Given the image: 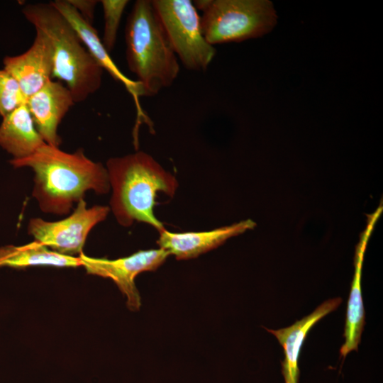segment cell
<instances>
[{
  "label": "cell",
  "instance_id": "9",
  "mask_svg": "<svg viewBox=\"0 0 383 383\" xmlns=\"http://www.w3.org/2000/svg\"><path fill=\"white\" fill-rule=\"evenodd\" d=\"M3 65L18 82L26 99L43 88L52 77V48L48 37L35 29L31 46L23 53L6 56Z\"/></svg>",
  "mask_w": 383,
  "mask_h": 383
},
{
  "label": "cell",
  "instance_id": "10",
  "mask_svg": "<svg viewBox=\"0 0 383 383\" xmlns=\"http://www.w3.org/2000/svg\"><path fill=\"white\" fill-rule=\"evenodd\" d=\"M74 104L65 85L52 79L27 99L35 126L46 144L60 148L62 140L58 127Z\"/></svg>",
  "mask_w": 383,
  "mask_h": 383
},
{
  "label": "cell",
  "instance_id": "16",
  "mask_svg": "<svg viewBox=\"0 0 383 383\" xmlns=\"http://www.w3.org/2000/svg\"><path fill=\"white\" fill-rule=\"evenodd\" d=\"M32 266L78 267L82 266V262L79 257L60 255L35 240L21 246L0 248V267L25 268Z\"/></svg>",
  "mask_w": 383,
  "mask_h": 383
},
{
  "label": "cell",
  "instance_id": "11",
  "mask_svg": "<svg viewBox=\"0 0 383 383\" xmlns=\"http://www.w3.org/2000/svg\"><path fill=\"white\" fill-rule=\"evenodd\" d=\"M251 219L207 231L172 233L165 228L159 232L157 244L177 260H188L216 248L230 238L255 228Z\"/></svg>",
  "mask_w": 383,
  "mask_h": 383
},
{
  "label": "cell",
  "instance_id": "7",
  "mask_svg": "<svg viewBox=\"0 0 383 383\" xmlns=\"http://www.w3.org/2000/svg\"><path fill=\"white\" fill-rule=\"evenodd\" d=\"M110 209L105 206L87 208L84 199L80 200L73 212L57 221H47L40 218H31L28 225V233L34 240L60 255L78 257L91 230L104 221Z\"/></svg>",
  "mask_w": 383,
  "mask_h": 383
},
{
  "label": "cell",
  "instance_id": "5",
  "mask_svg": "<svg viewBox=\"0 0 383 383\" xmlns=\"http://www.w3.org/2000/svg\"><path fill=\"white\" fill-rule=\"evenodd\" d=\"M201 23L207 42L217 44L241 42L271 31L277 16L268 0H197Z\"/></svg>",
  "mask_w": 383,
  "mask_h": 383
},
{
  "label": "cell",
  "instance_id": "8",
  "mask_svg": "<svg viewBox=\"0 0 383 383\" xmlns=\"http://www.w3.org/2000/svg\"><path fill=\"white\" fill-rule=\"evenodd\" d=\"M169 255L166 250L158 248L140 250L116 260L91 257L83 253L79 257L88 274L112 279L126 296L128 308L135 311L141 305L140 296L135 284L136 276L157 270Z\"/></svg>",
  "mask_w": 383,
  "mask_h": 383
},
{
  "label": "cell",
  "instance_id": "18",
  "mask_svg": "<svg viewBox=\"0 0 383 383\" xmlns=\"http://www.w3.org/2000/svg\"><path fill=\"white\" fill-rule=\"evenodd\" d=\"M26 100L17 81L4 69H0V116L3 118Z\"/></svg>",
  "mask_w": 383,
  "mask_h": 383
},
{
  "label": "cell",
  "instance_id": "6",
  "mask_svg": "<svg viewBox=\"0 0 383 383\" xmlns=\"http://www.w3.org/2000/svg\"><path fill=\"white\" fill-rule=\"evenodd\" d=\"M167 37L183 66L206 70L216 50L206 40L201 16L190 0H151Z\"/></svg>",
  "mask_w": 383,
  "mask_h": 383
},
{
  "label": "cell",
  "instance_id": "15",
  "mask_svg": "<svg viewBox=\"0 0 383 383\" xmlns=\"http://www.w3.org/2000/svg\"><path fill=\"white\" fill-rule=\"evenodd\" d=\"M45 144L26 103L2 118L0 147L13 157L12 160L29 157Z\"/></svg>",
  "mask_w": 383,
  "mask_h": 383
},
{
  "label": "cell",
  "instance_id": "4",
  "mask_svg": "<svg viewBox=\"0 0 383 383\" xmlns=\"http://www.w3.org/2000/svg\"><path fill=\"white\" fill-rule=\"evenodd\" d=\"M126 62L141 87L143 96L157 94L171 86L179 61L156 15L151 0H137L127 18Z\"/></svg>",
  "mask_w": 383,
  "mask_h": 383
},
{
  "label": "cell",
  "instance_id": "2",
  "mask_svg": "<svg viewBox=\"0 0 383 383\" xmlns=\"http://www.w3.org/2000/svg\"><path fill=\"white\" fill-rule=\"evenodd\" d=\"M106 170L112 189L111 209L118 223L127 227L138 221L158 232L165 229L154 214L155 197L158 192L173 196L176 178L143 151L110 158Z\"/></svg>",
  "mask_w": 383,
  "mask_h": 383
},
{
  "label": "cell",
  "instance_id": "1",
  "mask_svg": "<svg viewBox=\"0 0 383 383\" xmlns=\"http://www.w3.org/2000/svg\"><path fill=\"white\" fill-rule=\"evenodd\" d=\"M9 163L33 170L32 196L45 213L67 214L87 191L101 194L111 188L106 168L88 158L82 149L70 153L45 143L29 157Z\"/></svg>",
  "mask_w": 383,
  "mask_h": 383
},
{
  "label": "cell",
  "instance_id": "3",
  "mask_svg": "<svg viewBox=\"0 0 383 383\" xmlns=\"http://www.w3.org/2000/svg\"><path fill=\"white\" fill-rule=\"evenodd\" d=\"M22 13L35 29L49 39L52 48V77L64 82L74 102L84 101L97 91L102 83L104 70L52 4H28Z\"/></svg>",
  "mask_w": 383,
  "mask_h": 383
},
{
  "label": "cell",
  "instance_id": "13",
  "mask_svg": "<svg viewBox=\"0 0 383 383\" xmlns=\"http://www.w3.org/2000/svg\"><path fill=\"white\" fill-rule=\"evenodd\" d=\"M382 212L381 205L373 213L368 216L366 228L362 232L356 247L354 259L355 273L348 302L344 331L345 343L340 349V355L343 358L351 351L357 350L360 342L365 325V310L361 292L362 267L368 240Z\"/></svg>",
  "mask_w": 383,
  "mask_h": 383
},
{
  "label": "cell",
  "instance_id": "17",
  "mask_svg": "<svg viewBox=\"0 0 383 383\" xmlns=\"http://www.w3.org/2000/svg\"><path fill=\"white\" fill-rule=\"evenodd\" d=\"M104 13L102 43L109 52L114 48L123 12L129 3L128 0H101Z\"/></svg>",
  "mask_w": 383,
  "mask_h": 383
},
{
  "label": "cell",
  "instance_id": "14",
  "mask_svg": "<svg viewBox=\"0 0 383 383\" xmlns=\"http://www.w3.org/2000/svg\"><path fill=\"white\" fill-rule=\"evenodd\" d=\"M341 302L342 299L340 297L326 300L312 313L289 327L278 330L267 328L268 332L277 338L284 350V358L282 365L284 383H298V360L309 331L322 318L335 311Z\"/></svg>",
  "mask_w": 383,
  "mask_h": 383
},
{
  "label": "cell",
  "instance_id": "12",
  "mask_svg": "<svg viewBox=\"0 0 383 383\" xmlns=\"http://www.w3.org/2000/svg\"><path fill=\"white\" fill-rule=\"evenodd\" d=\"M52 5L66 18L78 34L90 55L116 81L121 82L131 94L136 104L139 116L143 115L138 99L143 96L140 85L136 80L126 76L118 67L104 47L97 30L87 23L67 0L51 1Z\"/></svg>",
  "mask_w": 383,
  "mask_h": 383
},
{
  "label": "cell",
  "instance_id": "19",
  "mask_svg": "<svg viewBox=\"0 0 383 383\" xmlns=\"http://www.w3.org/2000/svg\"><path fill=\"white\" fill-rule=\"evenodd\" d=\"M67 2L77 11L85 21L92 25L96 0H67Z\"/></svg>",
  "mask_w": 383,
  "mask_h": 383
}]
</instances>
